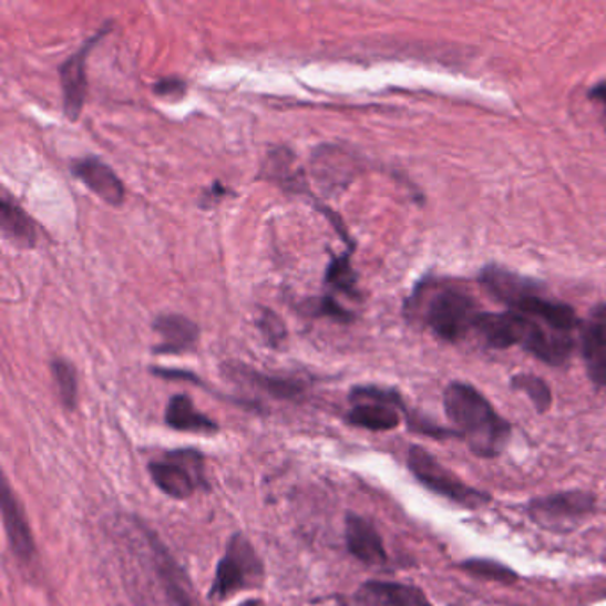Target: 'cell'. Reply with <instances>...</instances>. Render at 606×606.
I'll return each instance as SVG.
<instances>
[{"instance_id": "cell-14", "label": "cell", "mask_w": 606, "mask_h": 606, "mask_svg": "<svg viewBox=\"0 0 606 606\" xmlns=\"http://www.w3.org/2000/svg\"><path fill=\"white\" fill-rule=\"evenodd\" d=\"M72 173L91 193H95L107 205L120 207L125 202V185L120 181V176L100 158H79L72 164Z\"/></svg>"}, {"instance_id": "cell-8", "label": "cell", "mask_w": 606, "mask_h": 606, "mask_svg": "<svg viewBox=\"0 0 606 606\" xmlns=\"http://www.w3.org/2000/svg\"><path fill=\"white\" fill-rule=\"evenodd\" d=\"M148 470L158 490L171 499H191L202 485H205L203 455L196 450L167 452L164 458L153 461Z\"/></svg>"}, {"instance_id": "cell-9", "label": "cell", "mask_w": 606, "mask_h": 606, "mask_svg": "<svg viewBox=\"0 0 606 606\" xmlns=\"http://www.w3.org/2000/svg\"><path fill=\"white\" fill-rule=\"evenodd\" d=\"M596 511V496L590 491L573 490L546 494L528 503L532 522L546 531L566 532L575 528Z\"/></svg>"}, {"instance_id": "cell-12", "label": "cell", "mask_w": 606, "mask_h": 606, "mask_svg": "<svg viewBox=\"0 0 606 606\" xmlns=\"http://www.w3.org/2000/svg\"><path fill=\"white\" fill-rule=\"evenodd\" d=\"M0 507H2V520H4L6 534L10 541L11 549L23 566L37 564V544L32 540L31 526L28 517L20 505L17 494L11 490L10 482L2 476L0 487Z\"/></svg>"}, {"instance_id": "cell-23", "label": "cell", "mask_w": 606, "mask_h": 606, "mask_svg": "<svg viewBox=\"0 0 606 606\" xmlns=\"http://www.w3.org/2000/svg\"><path fill=\"white\" fill-rule=\"evenodd\" d=\"M52 378H54L55 387H58L59 400L61 404L72 411L76 405V397H79V382H76V372L72 363L66 360L55 358L50 364Z\"/></svg>"}, {"instance_id": "cell-17", "label": "cell", "mask_w": 606, "mask_h": 606, "mask_svg": "<svg viewBox=\"0 0 606 606\" xmlns=\"http://www.w3.org/2000/svg\"><path fill=\"white\" fill-rule=\"evenodd\" d=\"M346 543L351 555H355L358 561L364 562L369 566L387 564L388 555L384 543L369 520H364L358 514H347Z\"/></svg>"}, {"instance_id": "cell-5", "label": "cell", "mask_w": 606, "mask_h": 606, "mask_svg": "<svg viewBox=\"0 0 606 606\" xmlns=\"http://www.w3.org/2000/svg\"><path fill=\"white\" fill-rule=\"evenodd\" d=\"M408 468L425 490L458 503L461 507L481 509L491 502L490 494L461 481L422 446L413 445L409 449Z\"/></svg>"}, {"instance_id": "cell-20", "label": "cell", "mask_w": 606, "mask_h": 606, "mask_svg": "<svg viewBox=\"0 0 606 606\" xmlns=\"http://www.w3.org/2000/svg\"><path fill=\"white\" fill-rule=\"evenodd\" d=\"M166 423L175 431L194 432V434H216L219 431V425L207 414L199 413L187 396H175L170 400L166 408Z\"/></svg>"}, {"instance_id": "cell-4", "label": "cell", "mask_w": 606, "mask_h": 606, "mask_svg": "<svg viewBox=\"0 0 606 606\" xmlns=\"http://www.w3.org/2000/svg\"><path fill=\"white\" fill-rule=\"evenodd\" d=\"M408 314L420 317L441 340L459 341L476 328L482 311L463 288L432 279L420 285L411 296Z\"/></svg>"}, {"instance_id": "cell-11", "label": "cell", "mask_w": 606, "mask_h": 606, "mask_svg": "<svg viewBox=\"0 0 606 606\" xmlns=\"http://www.w3.org/2000/svg\"><path fill=\"white\" fill-rule=\"evenodd\" d=\"M113 23H105L102 31L96 32L95 37L85 41L81 49L76 50L75 54L64 61L59 66V79H61V88H63V109L70 122H76L81 117L82 109L85 104V95H88V59H90L91 50L99 45L100 41L107 37L109 32L113 31Z\"/></svg>"}, {"instance_id": "cell-26", "label": "cell", "mask_w": 606, "mask_h": 606, "mask_svg": "<svg viewBox=\"0 0 606 606\" xmlns=\"http://www.w3.org/2000/svg\"><path fill=\"white\" fill-rule=\"evenodd\" d=\"M305 308L308 315H314V317H329V319H335L343 323L355 320L352 311L346 310L343 306L338 305L331 297H320L319 301H308Z\"/></svg>"}, {"instance_id": "cell-25", "label": "cell", "mask_w": 606, "mask_h": 606, "mask_svg": "<svg viewBox=\"0 0 606 606\" xmlns=\"http://www.w3.org/2000/svg\"><path fill=\"white\" fill-rule=\"evenodd\" d=\"M461 569L466 571L470 575L479 576V578L493 579V582H500V584H514L517 582V573L511 569V567L503 566L500 562L487 561V558H472V561H464L461 564Z\"/></svg>"}, {"instance_id": "cell-28", "label": "cell", "mask_w": 606, "mask_h": 606, "mask_svg": "<svg viewBox=\"0 0 606 606\" xmlns=\"http://www.w3.org/2000/svg\"><path fill=\"white\" fill-rule=\"evenodd\" d=\"M258 326H260V331L266 335L267 340H269V343H273V346H276V343H279V341L287 337L284 322H281L273 311H266L264 317H261L260 322H258Z\"/></svg>"}, {"instance_id": "cell-13", "label": "cell", "mask_w": 606, "mask_h": 606, "mask_svg": "<svg viewBox=\"0 0 606 606\" xmlns=\"http://www.w3.org/2000/svg\"><path fill=\"white\" fill-rule=\"evenodd\" d=\"M582 355L594 387L606 388V302L596 306L582 328Z\"/></svg>"}, {"instance_id": "cell-10", "label": "cell", "mask_w": 606, "mask_h": 606, "mask_svg": "<svg viewBox=\"0 0 606 606\" xmlns=\"http://www.w3.org/2000/svg\"><path fill=\"white\" fill-rule=\"evenodd\" d=\"M135 525L140 528L144 548H146V558L150 561V566H152L167 602L173 606H196L189 578L158 540V535L141 522H135Z\"/></svg>"}, {"instance_id": "cell-18", "label": "cell", "mask_w": 606, "mask_h": 606, "mask_svg": "<svg viewBox=\"0 0 606 606\" xmlns=\"http://www.w3.org/2000/svg\"><path fill=\"white\" fill-rule=\"evenodd\" d=\"M260 178L278 184L287 193H308L305 175L296 167V155L284 146L270 150L266 164L261 167Z\"/></svg>"}, {"instance_id": "cell-22", "label": "cell", "mask_w": 606, "mask_h": 606, "mask_svg": "<svg viewBox=\"0 0 606 606\" xmlns=\"http://www.w3.org/2000/svg\"><path fill=\"white\" fill-rule=\"evenodd\" d=\"M351 253L352 249H349L343 255L332 258L328 270H326V284L338 288L340 292L347 294V296L360 297V292H358V276H356L355 269L351 266Z\"/></svg>"}, {"instance_id": "cell-30", "label": "cell", "mask_w": 606, "mask_h": 606, "mask_svg": "<svg viewBox=\"0 0 606 606\" xmlns=\"http://www.w3.org/2000/svg\"><path fill=\"white\" fill-rule=\"evenodd\" d=\"M238 606H261V602H258V599H249V602L240 603Z\"/></svg>"}, {"instance_id": "cell-3", "label": "cell", "mask_w": 606, "mask_h": 606, "mask_svg": "<svg viewBox=\"0 0 606 606\" xmlns=\"http://www.w3.org/2000/svg\"><path fill=\"white\" fill-rule=\"evenodd\" d=\"M475 331L481 332L485 343L493 349L520 346L537 360L552 367L566 363L573 352L571 335H561L552 329L546 331L543 323L516 311H505V314L482 311L476 320Z\"/></svg>"}, {"instance_id": "cell-7", "label": "cell", "mask_w": 606, "mask_h": 606, "mask_svg": "<svg viewBox=\"0 0 606 606\" xmlns=\"http://www.w3.org/2000/svg\"><path fill=\"white\" fill-rule=\"evenodd\" d=\"M352 409L347 422L372 432L393 431L400 425V411L408 413L404 400L393 390L358 387L351 391Z\"/></svg>"}, {"instance_id": "cell-2", "label": "cell", "mask_w": 606, "mask_h": 606, "mask_svg": "<svg viewBox=\"0 0 606 606\" xmlns=\"http://www.w3.org/2000/svg\"><path fill=\"white\" fill-rule=\"evenodd\" d=\"M481 281L485 290L509 306L511 311L531 317L552 331L569 335L578 326L575 310L566 302L548 297L544 287L532 279L514 275L503 267L490 266L482 270Z\"/></svg>"}, {"instance_id": "cell-1", "label": "cell", "mask_w": 606, "mask_h": 606, "mask_svg": "<svg viewBox=\"0 0 606 606\" xmlns=\"http://www.w3.org/2000/svg\"><path fill=\"white\" fill-rule=\"evenodd\" d=\"M443 408L476 458L493 459L502 454L511 438V423L496 413L481 391L466 382H450L443 393Z\"/></svg>"}, {"instance_id": "cell-6", "label": "cell", "mask_w": 606, "mask_h": 606, "mask_svg": "<svg viewBox=\"0 0 606 606\" xmlns=\"http://www.w3.org/2000/svg\"><path fill=\"white\" fill-rule=\"evenodd\" d=\"M264 579V564L246 535H232L225 555L217 564L210 588L212 599H226L244 588L256 587Z\"/></svg>"}, {"instance_id": "cell-16", "label": "cell", "mask_w": 606, "mask_h": 606, "mask_svg": "<svg viewBox=\"0 0 606 606\" xmlns=\"http://www.w3.org/2000/svg\"><path fill=\"white\" fill-rule=\"evenodd\" d=\"M356 606H432L422 588L397 582H367L356 593Z\"/></svg>"}, {"instance_id": "cell-29", "label": "cell", "mask_w": 606, "mask_h": 606, "mask_svg": "<svg viewBox=\"0 0 606 606\" xmlns=\"http://www.w3.org/2000/svg\"><path fill=\"white\" fill-rule=\"evenodd\" d=\"M588 96L606 109V82H602V84H597L596 88H593L590 93H588Z\"/></svg>"}, {"instance_id": "cell-15", "label": "cell", "mask_w": 606, "mask_h": 606, "mask_svg": "<svg viewBox=\"0 0 606 606\" xmlns=\"http://www.w3.org/2000/svg\"><path fill=\"white\" fill-rule=\"evenodd\" d=\"M153 331L161 337V343L153 347L155 355H184L198 346V323H194L184 315H158L157 319L153 320Z\"/></svg>"}, {"instance_id": "cell-19", "label": "cell", "mask_w": 606, "mask_h": 606, "mask_svg": "<svg viewBox=\"0 0 606 606\" xmlns=\"http://www.w3.org/2000/svg\"><path fill=\"white\" fill-rule=\"evenodd\" d=\"M0 228L6 238H10L11 243L23 249L37 246L38 232L34 220L8 194L0 199Z\"/></svg>"}, {"instance_id": "cell-24", "label": "cell", "mask_w": 606, "mask_h": 606, "mask_svg": "<svg viewBox=\"0 0 606 606\" xmlns=\"http://www.w3.org/2000/svg\"><path fill=\"white\" fill-rule=\"evenodd\" d=\"M511 384L514 390L522 391V393H525L532 400V404L537 409V413H546L552 408V390H549L546 381L537 378V376L520 373V376L512 378Z\"/></svg>"}, {"instance_id": "cell-21", "label": "cell", "mask_w": 606, "mask_h": 606, "mask_svg": "<svg viewBox=\"0 0 606 606\" xmlns=\"http://www.w3.org/2000/svg\"><path fill=\"white\" fill-rule=\"evenodd\" d=\"M235 376L243 379L247 384L266 391L270 397L279 400L299 399L305 393V384L297 379L275 378V376H266V373L256 372V370L247 369L244 364H238L234 369Z\"/></svg>"}, {"instance_id": "cell-27", "label": "cell", "mask_w": 606, "mask_h": 606, "mask_svg": "<svg viewBox=\"0 0 606 606\" xmlns=\"http://www.w3.org/2000/svg\"><path fill=\"white\" fill-rule=\"evenodd\" d=\"M153 93L162 96V99L181 100L187 93V84L181 79H176V76H167V79H162L153 85Z\"/></svg>"}]
</instances>
